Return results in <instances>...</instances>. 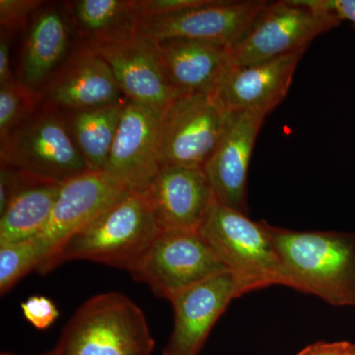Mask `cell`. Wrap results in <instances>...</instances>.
Masks as SVG:
<instances>
[{
	"mask_svg": "<svg viewBox=\"0 0 355 355\" xmlns=\"http://www.w3.org/2000/svg\"><path fill=\"white\" fill-rule=\"evenodd\" d=\"M266 226L282 261L284 286L333 306H355V235Z\"/></svg>",
	"mask_w": 355,
	"mask_h": 355,
	"instance_id": "cell-1",
	"label": "cell"
},
{
	"mask_svg": "<svg viewBox=\"0 0 355 355\" xmlns=\"http://www.w3.org/2000/svg\"><path fill=\"white\" fill-rule=\"evenodd\" d=\"M161 232L146 191H132L64 243L37 272L85 260L132 272Z\"/></svg>",
	"mask_w": 355,
	"mask_h": 355,
	"instance_id": "cell-2",
	"label": "cell"
},
{
	"mask_svg": "<svg viewBox=\"0 0 355 355\" xmlns=\"http://www.w3.org/2000/svg\"><path fill=\"white\" fill-rule=\"evenodd\" d=\"M155 340L144 311L121 292L89 298L65 324L58 355H151Z\"/></svg>",
	"mask_w": 355,
	"mask_h": 355,
	"instance_id": "cell-3",
	"label": "cell"
},
{
	"mask_svg": "<svg viewBox=\"0 0 355 355\" xmlns=\"http://www.w3.org/2000/svg\"><path fill=\"white\" fill-rule=\"evenodd\" d=\"M198 233L248 293L284 286V270L266 222L214 200Z\"/></svg>",
	"mask_w": 355,
	"mask_h": 355,
	"instance_id": "cell-4",
	"label": "cell"
},
{
	"mask_svg": "<svg viewBox=\"0 0 355 355\" xmlns=\"http://www.w3.org/2000/svg\"><path fill=\"white\" fill-rule=\"evenodd\" d=\"M1 166L65 183L90 171L62 112L48 105L1 141Z\"/></svg>",
	"mask_w": 355,
	"mask_h": 355,
	"instance_id": "cell-5",
	"label": "cell"
},
{
	"mask_svg": "<svg viewBox=\"0 0 355 355\" xmlns=\"http://www.w3.org/2000/svg\"><path fill=\"white\" fill-rule=\"evenodd\" d=\"M340 23L334 14L306 0L268 2L244 36L229 49L230 64L244 67L304 53L313 40Z\"/></svg>",
	"mask_w": 355,
	"mask_h": 355,
	"instance_id": "cell-6",
	"label": "cell"
},
{
	"mask_svg": "<svg viewBox=\"0 0 355 355\" xmlns=\"http://www.w3.org/2000/svg\"><path fill=\"white\" fill-rule=\"evenodd\" d=\"M229 114L212 94L178 95L160 116V167L205 168L220 141Z\"/></svg>",
	"mask_w": 355,
	"mask_h": 355,
	"instance_id": "cell-7",
	"label": "cell"
},
{
	"mask_svg": "<svg viewBox=\"0 0 355 355\" xmlns=\"http://www.w3.org/2000/svg\"><path fill=\"white\" fill-rule=\"evenodd\" d=\"M228 270L197 230L161 231L139 265L130 272L159 298Z\"/></svg>",
	"mask_w": 355,
	"mask_h": 355,
	"instance_id": "cell-8",
	"label": "cell"
},
{
	"mask_svg": "<svg viewBox=\"0 0 355 355\" xmlns=\"http://www.w3.org/2000/svg\"><path fill=\"white\" fill-rule=\"evenodd\" d=\"M268 1L210 0L205 6L162 15L139 16L135 32L153 41L189 39L232 48Z\"/></svg>",
	"mask_w": 355,
	"mask_h": 355,
	"instance_id": "cell-9",
	"label": "cell"
},
{
	"mask_svg": "<svg viewBox=\"0 0 355 355\" xmlns=\"http://www.w3.org/2000/svg\"><path fill=\"white\" fill-rule=\"evenodd\" d=\"M130 191L123 182L105 171H87L62 184L48 223L33 238L43 256L36 270L74 233Z\"/></svg>",
	"mask_w": 355,
	"mask_h": 355,
	"instance_id": "cell-10",
	"label": "cell"
},
{
	"mask_svg": "<svg viewBox=\"0 0 355 355\" xmlns=\"http://www.w3.org/2000/svg\"><path fill=\"white\" fill-rule=\"evenodd\" d=\"M248 293L239 279L224 270L170 299L174 327L163 355H198L231 301Z\"/></svg>",
	"mask_w": 355,
	"mask_h": 355,
	"instance_id": "cell-11",
	"label": "cell"
},
{
	"mask_svg": "<svg viewBox=\"0 0 355 355\" xmlns=\"http://www.w3.org/2000/svg\"><path fill=\"white\" fill-rule=\"evenodd\" d=\"M88 50L101 55L111 67L128 101L160 114L181 93L168 80L155 43L139 34Z\"/></svg>",
	"mask_w": 355,
	"mask_h": 355,
	"instance_id": "cell-12",
	"label": "cell"
},
{
	"mask_svg": "<svg viewBox=\"0 0 355 355\" xmlns=\"http://www.w3.org/2000/svg\"><path fill=\"white\" fill-rule=\"evenodd\" d=\"M266 116L259 111L230 112L220 141L203 168L217 202L248 216V170Z\"/></svg>",
	"mask_w": 355,
	"mask_h": 355,
	"instance_id": "cell-13",
	"label": "cell"
},
{
	"mask_svg": "<svg viewBox=\"0 0 355 355\" xmlns=\"http://www.w3.org/2000/svg\"><path fill=\"white\" fill-rule=\"evenodd\" d=\"M159 125L160 114L135 103H125L105 172L130 190L146 191L160 169Z\"/></svg>",
	"mask_w": 355,
	"mask_h": 355,
	"instance_id": "cell-14",
	"label": "cell"
},
{
	"mask_svg": "<svg viewBox=\"0 0 355 355\" xmlns=\"http://www.w3.org/2000/svg\"><path fill=\"white\" fill-rule=\"evenodd\" d=\"M42 91L46 105L64 114L116 104L123 95L108 62L84 48L55 70Z\"/></svg>",
	"mask_w": 355,
	"mask_h": 355,
	"instance_id": "cell-15",
	"label": "cell"
},
{
	"mask_svg": "<svg viewBox=\"0 0 355 355\" xmlns=\"http://www.w3.org/2000/svg\"><path fill=\"white\" fill-rule=\"evenodd\" d=\"M146 191L161 231H198L216 200L200 167L163 166Z\"/></svg>",
	"mask_w": 355,
	"mask_h": 355,
	"instance_id": "cell-16",
	"label": "cell"
},
{
	"mask_svg": "<svg viewBox=\"0 0 355 355\" xmlns=\"http://www.w3.org/2000/svg\"><path fill=\"white\" fill-rule=\"evenodd\" d=\"M303 55L293 53L244 67L230 64L212 95L226 112L272 113L286 97Z\"/></svg>",
	"mask_w": 355,
	"mask_h": 355,
	"instance_id": "cell-17",
	"label": "cell"
},
{
	"mask_svg": "<svg viewBox=\"0 0 355 355\" xmlns=\"http://www.w3.org/2000/svg\"><path fill=\"white\" fill-rule=\"evenodd\" d=\"M62 184L1 166L0 245L38 235L48 223Z\"/></svg>",
	"mask_w": 355,
	"mask_h": 355,
	"instance_id": "cell-18",
	"label": "cell"
},
{
	"mask_svg": "<svg viewBox=\"0 0 355 355\" xmlns=\"http://www.w3.org/2000/svg\"><path fill=\"white\" fill-rule=\"evenodd\" d=\"M154 43L168 80L181 94H214L230 67L227 46L189 39Z\"/></svg>",
	"mask_w": 355,
	"mask_h": 355,
	"instance_id": "cell-19",
	"label": "cell"
},
{
	"mask_svg": "<svg viewBox=\"0 0 355 355\" xmlns=\"http://www.w3.org/2000/svg\"><path fill=\"white\" fill-rule=\"evenodd\" d=\"M32 18L23 49L19 81L39 92L67 55L69 25L64 13L51 7L40 9Z\"/></svg>",
	"mask_w": 355,
	"mask_h": 355,
	"instance_id": "cell-20",
	"label": "cell"
},
{
	"mask_svg": "<svg viewBox=\"0 0 355 355\" xmlns=\"http://www.w3.org/2000/svg\"><path fill=\"white\" fill-rule=\"evenodd\" d=\"M69 27L83 40V48L99 46L137 34L135 0H76L65 4Z\"/></svg>",
	"mask_w": 355,
	"mask_h": 355,
	"instance_id": "cell-21",
	"label": "cell"
},
{
	"mask_svg": "<svg viewBox=\"0 0 355 355\" xmlns=\"http://www.w3.org/2000/svg\"><path fill=\"white\" fill-rule=\"evenodd\" d=\"M125 103L62 113L90 171H105Z\"/></svg>",
	"mask_w": 355,
	"mask_h": 355,
	"instance_id": "cell-22",
	"label": "cell"
},
{
	"mask_svg": "<svg viewBox=\"0 0 355 355\" xmlns=\"http://www.w3.org/2000/svg\"><path fill=\"white\" fill-rule=\"evenodd\" d=\"M43 101L41 92L28 88L19 80L0 86V137L6 139L11 132L38 111Z\"/></svg>",
	"mask_w": 355,
	"mask_h": 355,
	"instance_id": "cell-23",
	"label": "cell"
},
{
	"mask_svg": "<svg viewBox=\"0 0 355 355\" xmlns=\"http://www.w3.org/2000/svg\"><path fill=\"white\" fill-rule=\"evenodd\" d=\"M41 250L34 239L0 245V292L4 295L41 263Z\"/></svg>",
	"mask_w": 355,
	"mask_h": 355,
	"instance_id": "cell-24",
	"label": "cell"
},
{
	"mask_svg": "<svg viewBox=\"0 0 355 355\" xmlns=\"http://www.w3.org/2000/svg\"><path fill=\"white\" fill-rule=\"evenodd\" d=\"M25 319L38 330H46L60 316V311L51 299L46 296H31L21 304Z\"/></svg>",
	"mask_w": 355,
	"mask_h": 355,
	"instance_id": "cell-25",
	"label": "cell"
},
{
	"mask_svg": "<svg viewBox=\"0 0 355 355\" xmlns=\"http://www.w3.org/2000/svg\"><path fill=\"white\" fill-rule=\"evenodd\" d=\"M43 6L41 0H0L1 27L6 30L18 29Z\"/></svg>",
	"mask_w": 355,
	"mask_h": 355,
	"instance_id": "cell-26",
	"label": "cell"
},
{
	"mask_svg": "<svg viewBox=\"0 0 355 355\" xmlns=\"http://www.w3.org/2000/svg\"><path fill=\"white\" fill-rule=\"evenodd\" d=\"M309 6L324 9L340 21H349L355 27V0H306Z\"/></svg>",
	"mask_w": 355,
	"mask_h": 355,
	"instance_id": "cell-27",
	"label": "cell"
},
{
	"mask_svg": "<svg viewBox=\"0 0 355 355\" xmlns=\"http://www.w3.org/2000/svg\"><path fill=\"white\" fill-rule=\"evenodd\" d=\"M354 343L319 342L308 345L296 355H350Z\"/></svg>",
	"mask_w": 355,
	"mask_h": 355,
	"instance_id": "cell-28",
	"label": "cell"
},
{
	"mask_svg": "<svg viewBox=\"0 0 355 355\" xmlns=\"http://www.w3.org/2000/svg\"><path fill=\"white\" fill-rule=\"evenodd\" d=\"M15 79L11 74L10 69V41L1 35L0 40V86L12 83Z\"/></svg>",
	"mask_w": 355,
	"mask_h": 355,
	"instance_id": "cell-29",
	"label": "cell"
},
{
	"mask_svg": "<svg viewBox=\"0 0 355 355\" xmlns=\"http://www.w3.org/2000/svg\"><path fill=\"white\" fill-rule=\"evenodd\" d=\"M0 355H16V354H6V352H2V354ZM39 355H58V352H57V350L53 349V350H51V352H46V354H39Z\"/></svg>",
	"mask_w": 355,
	"mask_h": 355,
	"instance_id": "cell-30",
	"label": "cell"
},
{
	"mask_svg": "<svg viewBox=\"0 0 355 355\" xmlns=\"http://www.w3.org/2000/svg\"><path fill=\"white\" fill-rule=\"evenodd\" d=\"M350 355H355V343H354V349H352V352Z\"/></svg>",
	"mask_w": 355,
	"mask_h": 355,
	"instance_id": "cell-31",
	"label": "cell"
}]
</instances>
